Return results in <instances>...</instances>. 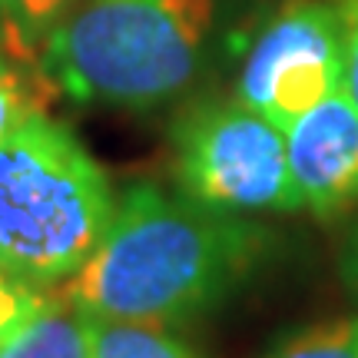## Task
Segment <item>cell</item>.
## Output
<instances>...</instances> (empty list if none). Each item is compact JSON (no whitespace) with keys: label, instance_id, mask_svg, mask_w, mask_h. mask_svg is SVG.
Here are the masks:
<instances>
[{"label":"cell","instance_id":"cell-1","mask_svg":"<svg viewBox=\"0 0 358 358\" xmlns=\"http://www.w3.org/2000/svg\"><path fill=\"white\" fill-rule=\"evenodd\" d=\"M266 229L156 182H133L93 256L60 285L87 319L182 325L222 302L266 249Z\"/></svg>","mask_w":358,"mask_h":358},{"label":"cell","instance_id":"cell-2","mask_svg":"<svg viewBox=\"0 0 358 358\" xmlns=\"http://www.w3.org/2000/svg\"><path fill=\"white\" fill-rule=\"evenodd\" d=\"M213 0H80L43 40L37 70L57 93L113 110H156L189 90Z\"/></svg>","mask_w":358,"mask_h":358},{"label":"cell","instance_id":"cell-3","mask_svg":"<svg viewBox=\"0 0 358 358\" xmlns=\"http://www.w3.org/2000/svg\"><path fill=\"white\" fill-rule=\"evenodd\" d=\"M116 196L77 133L47 113L0 140V268L53 289L77 272L113 219Z\"/></svg>","mask_w":358,"mask_h":358},{"label":"cell","instance_id":"cell-4","mask_svg":"<svg viewBox=\"0 0 358 358\" xmlns=\"http://www.w3.org/2000/svg\"><path fill=\"white\" fill-rule=\"evenodd\" d=\"M179 189L226 213L302 209L285 133L239 100L192 106L173 129Z\"/></svg>","mask_w":358,"mask_h":358},{"label":"cell","instance_id":"cell-5","mask_svg":"<svg viewBox=\"0 0 358 358\" xmlns=\"http://www.w3.org/2000/svg\"><path fill=\"white\" fill-rule=\"evenodd\" d=\"M345 80L342 13L319 0H289L245 53L239 103L285 129Z\"/></svg>","mask_w":358,"mask_h":358},{"label":"cell","instance_id":"cell-6","mask_svg":"<svg viewBox=\"0 0 358 358\" xmlns=\"http://www.w3.org/2000/svg\"><path fill=\"white\" fill-rule=\"evenodd\" d=\"M302 206L332 216L358 203V110L345 87L282 129Z\"/></svg>","mask_w":358,"mask_h":358},{"label":"cell","instance_id":"cell-7","mask_svg":"<svg viewBox=\"0 0 358 358\" xmlns=\"http://www.w3.org/2000/svg\"><path fill=\"white\" fill-rule=\"evenodd\" d=\"M90 322V355L87 358H203V352L189 345L182 335L166 325H143V322Z\"/></svg>","mask_w":358,"mask_h":358},{"label":"cell","instance_id":"cell-8","mask_svg":"<svg viewBox=\"0 0 358 358\" xmlns=\"http://www.w3.org/2000/svg\"><path fill=\"white\" fill-rule=\"evenodd\" d=\"M90 355V322L83 312L57 299L43 315L27 325L0 358H87Z\"/></svg>","mask_w":358,"mask_h":358},{"label":"cell","instance_id":"cell-9","mask_svg":"<svg viewBox=\"0 0 358 358\" xmlns=\"http://www.w3.org/2000/svg\"><path fill=\"white\" fill-rule=\"evenodd\" d=\"M80 0H0V50L37 60L43 40Z\"/></svg>","mask_w":358,"mask_h":358},{"label":"cell","instance_id":"cell-10","mask_svg":"<svg viewBox=\"0 0 358 358\" xmlns=\"http://www.w3.org/2000/svg\"><path fill=\"white\" fill-rule=\"evenodd\" d=\"M268 358H358V319L319 322L289 335Z\"/></svg>","mask_w":358,"mask_h":358},{"label":"cell","instance_id":"cell-11","mask_svg":"<svg viewBox=\"0 0 358 358\" xmlns=\"http://www.w3.org/2000/svg\"><path fill=\"white\" fill-rule=\"evenodd\" d=\"M57 299L50 289H40L0 268V352L24 332L30 322L43 315Z\"/></svg>","mask_w":358,"mask_h":358},{"label":"cell","instance_id":"cell-12","mask_svg":"<svg viewBox=\"0 0 358 358\" xmlns=\"http://www.w3.org/2000/svg\"><path fill=\"white\" fill-rule=\"evenodd\" d=\"M34 113H43V96L37 93V83L27 80L10 53L0 50V140Z\"/></svg>","mask_w":358,"mask_h":358},{"label":"cell","instance_id":"cell-13","mask_svg":"<svg viewBox=\"0 0 358 358\" xmlns=\"http://www.w3.org/2000/svg\"><path fill=\"white\" fill-rule=\"evenodd\" d=\"M342 27H345V80H342V87L358 110V0L345 3Z\"/></svg>","mask_w":358,"mask_h":358},{"label":"cell","instance_id":"cell-14","mask_svg":"<svg viewBox=\"0 0 358 358\" xmlns=\"http://www.w3.org/2000/svg\"><path fill=\"white\" fill-rule=\"evenodd\" d=\"M345 275H348V282H352V289L358 292V229L352 232L348 249H345Z\"/></svg>","mask_w":358,"mask_h":358}]
</instances>
